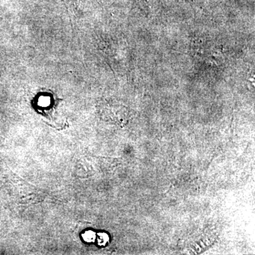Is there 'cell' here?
Returning a JSON list of instances; mask_svg holds the SVG:
<instances>
[{
	"instance_id": "6da1fadb",
	"label": "cell",
	"mask_w": 255,
	"mask_h": 255,
	"mask_svg": "<svg viewBox=\"0 0 255 255\" xmlns=\"http://www.w3.org/2000/svg\"><path fill=\"white\" fill-rule=\"evenodd\" d=\"M82 238L85 240V241L90 243V242H93L95 240L96 236L95 233L92 232V231H87V232L84 233L82 235Z\"/></svg>"
},
{
	"instance_id": "7a4b0ae2",
	"label": "cell",
	"mask_w": 255,
	"mask_h": 255,
	"mask_svg": "<svg viewBox=\"0 0 255 255\" xmlns=\"http://www.w3.org/2000/svg\"><path fill=\"white\" fill-rule=\"evenodd\" d=\"M109 241V237L105 233H100L98 235V243L100 246H105Z\"/></svg>"
}]
</instances>
